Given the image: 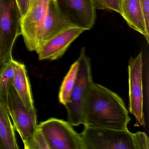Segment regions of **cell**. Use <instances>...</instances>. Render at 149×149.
Returning <instances> with one entry per match:
<instances>
[{
	"label": "cell",
	"instance_id": "obj_21",
	"mask_svg": "<svg viewBox=\"0 0 149 149\" xmlns=\"http://www.w3.org/2000/svg\"><path fill=\"white\" fill-rule=\"evenodd\" d=\"M5 65L3 64L2 62V59H1V51H0V74L2 72L3 70L4 69L5 67Z\"/></svg>",
	"mask_w": 149,
	"mask_h": 149
},
{
	"label": "cell",
	"instance_id": "obj_15",
	"mask_svg": "<svg viewBox=\"0 0 149 149\" xmlns=\"http://www.w3.org/2000/svg\"><path fill=\"white\" fill-rule=\"evenodd\" d=\"M78 67L79 63L77 60L71 65L61 85L59 91V101L64 106L70 102L71 92L75 83Z\"/></svg>",
	"mask_w": 149,
	"mask_h": 149
},
{
	"label": "cell",
	"instance_id": "obj_7",
	"mask_svg": "<svg viewBox=\"0 0 149 149\" xmlns=\"http://www.w3.org/2000/svg\"><path fill=\"white\" fill-rule=\"evenodd\" d=\"M49 0H30L22 19L21 35L28 50L37 53L40 47L42 24Z\"/></svg>",
	"mask_w": 149,
	"mask_h": 149
},
{
	"label": "cell",
	"instance_id": "obj_3",
	"mask_svg": "<svg viewBox=\"0 0 149 149\" xmlns=\"http://www.w3.org/2000/svg\"><path fill=\"white\" fill-rule=\"evenodd\" d=\"M78 72L71 92L70 102L65 105L68 113V122L73 126L82 124L84 106L93 84L91 63L84 47L81 49L79 57Z\"/></svg>",
	"mask_w": 149,
	"mask_h": 149
},
{
	"label": "cell",
	"instance_id": "obj_12",
	"mask_svg": "<svg viewBox=\"0 0 149 149\" xmlns=\"http://www.w3.org/2000/svg\"><path fill=\"white\" fill-rule=\"evenodd\" d=\"M120 15L128 26L143 36L149 43V33L146 27L139 0H123Z\"/></svg>",
	"mask_w": 149,
	"mask_h": 149
},
{
	"label": "cell",
	"instance_id": "obj_8",
	"mask_svg": "<svg viewBox=\"0 0 149 149\" xmlns=\"http://www.w3.org/2000/svg\"><path fill=\"white\" fill-rule=\"evenodd\" d=\"M58 9L73 27L86 30L94 26L96 19L93 0H55Z\"/></svg>",
	"mask_w": 149,
	"mask_h": 149
},
{
	"label": "cell",
	"instance_id": "obj_14",
	"mask_svg": "<svg viewBox=\"0 0 149 149\" xmlns=\"http://www.w3.org/2000/svg\"><path fill=\"white\" fill-rule=\"evenodd\" d=\"M19 149L10 116L0 103V149Z\"/></svg>",
	"mask_w": 149,
	"mask_h": 149
},
{
	"label": "cell",
	"instance_id": "obj_18",
	"mask_svg": "<svg viewBox=\"0 0 149 149\" xmlns=\"http://www.w3.org/2000/svg\"><path fill=\"white\" fill-rule=\"evenodd\" d=\"M28 149H49L46 139L38 127L32 138Z\"/></svg>",
	"mask_w": 149,
	"mask_h": 149
},
{
	"label": "cell",
	"instance_id": "obj_19",
	"mask_svg": "<svg viewBox=\"0 0 149 149\" xmlns=\"http://www.w3.org/2000/svg\"><path fill=\"white\" fill-rule=\"evenodd\" d=\"M147 32L149 33V0H139Z\"/></svg>",
	"mask_w": 149,
	"mask_h": 149
},
{
	"label": "cell",
	"instance_id": "obj_20",
	"mask_svg": "<svg viewBox=\"0 0 149 149\" xmlns=\"http://www.w3.org/2000/svg\"><path fill=\"white\" fill-rule=\"evenodd\" d=\"M22 17L26 15L30 3V0H16Z\"/></svg>",
	"mask_w": 149,
	"mask_h": 149
},
{
	"label": "cell",
	"instance_id": "obj_5",
	"mask_svg": "<svg viewBox=\"0 0 149 149\" xmlns=\"http://www.w3.org/2000/svg\"><path fill=\"white\" fill-rule=\"evenodd\" d=\"M2 105L11 117L15 130L19 132L24 148L28 149L38 127L36 110H29L25 107L13 84L8 91L6 100Z\"/></svg>",
	"mask_w": 149,
	"mask_h": 149
},
{
	"label": "cell",
	"instance_id": "obj_1",
	"mask_svg": "<svg viewBox=\"0 0 149 149\" xmlns=\"http://www.w3.org/2000/svg\"><path fill=\"white\" fill-rule=\"evenodd\" d=\"M82 124L127 130L130 118L123 99L104 86L93 83L84 106Z\"/></svg>",
	"mask_w": 149,
	"mask_h": 149
},
{
	"label": "cell",
	"instance_id": "obj_4",
	"mask_svg": "<svg viewBox=\"0 0 149 149\" xmlns=\"http://www.w3.org/2000/svg\"><path fill=\"white\" fill-rule=\"evenodd\" d=\"M22 19L16 0H0V51L5 66L13 59V47L21 35Z\"/></svg>",
	"mask_w": 149,
	"mask_h": 149
},
{
	"label": "cell",
	"instance_id": "obj_10",
	"mask_svg": "<svg viewBox=\"0 0 149 149\" xmlns=\"http://www.w3.org/2000/svg\"><path fill=\"white\" fill-rule=\"evenodd\" d=\"M85 31L73 27L56 35L41 46L37 52L39 60L54 61L61 58L70 44Z\"/></svg>",
	"mask_w": 149,
	"mask_h": 149
},
{
	"label": "cell",
	"instance_id": "obj_6",
	"mask_svg": "<svg viewBox=\"0 0 149 149\" xmlns=\"http://www.w3.org/2000/svg\"><path fill=\"white\" fill-rule=\"evenodd\" d=\"M38 128L49 149H86L81 133L69 122L52 118L40 123Z\"/></svg>",
	"mask_w": 149,
	"mask_h": 149
},
{
	"label": "cell",
	"instance_id": "obj_13",
	"mask_svg": "<svg viewBox=\"0 0 149 149\" xmlns=\"http://www.w3.org/2000/svg\"><path fill=\"white\" fill-rule=\"evenodd\" d=\"M13 85L25 107L29 110H36L25 65L15 61Z\"/></svg>",
	"mask_w": 149,
	"mask_h": 149
},
{
	"label": "cell",
	"instance_id": "obj_9",
	"mask_svg": "<svg viewBox=\"0 0 149 149\" xmlns=\"http://www.w3.org/2000/svg\"><path fill=\"white\" fill-rule=\"evenodd\" d=\"M143 56L140 52L136 57H131L128 65L129 111L138 123L145 126L143 109Z\"/></svg>",
	"mask_w": 149,
	"mask_h": 149
},
{
	"label": "cell",
	"instance_id": "obj_2",
	"mask_svg": "<svg viewBox=\"0 0 149 149\" xmlns=\"http://www.w3.org/2000/svg\"><path fill=\"white\" fill-rule=\"evenodd\" d=\"M84 126L81 134L86 149H149L145 132Z\"/></svg>",
	"mask_w": 149,
	"mask_h": 149
},
{
	"label": "cell",
	"instance_id": "obj_17",
	"mask_svg": "<svg viewBox=\"0 0 149 149\" xmlns=\"http://www.w3.org/2000/svg\"><path fill=\"white\" fill-rule=\"evenodd\" d=\"M96 8L121 13V0H93Z\"/></svg>",
	"mask_w": 149,
	"mask_h": 149
},
{
	"label": "cell",
	"instance_id": "obj_16",
	"mask_svg": "<svg viewBox=\"0 0 149 149\" xmlns=\"http://www.w3.org/2000/svg\"><path fill=\"white\" fill-rule=\"evenodd\" d=\"M15 61L13 59L0 74V103L2 104L6 102L8 91L13 84Z\"/></svg>",
	"mask_w": 149,
	"mask_h": 149
},
{
	"label": "cell",
	"instance_id": "obj_11",
	"mask_svg": "<svg viewBox=\"0 0 149 149\" xmlns=\"http://www.w3.org/2000/svg\"><path fill=\"white\" fill-rule=\"evenodd\" d=\"M73 27L61 13L55 0H49L42 24L40 47L56 35Z\"/></svg>",
	"mask_w": 149,
	"mask_h": 149
},
{
	"label": "cell",
	"instance_id": "obj_22",
	"mask_svg": "<svg viewBox=\"0 0 149 149\" xmlns=\"http://www.w3.org/2000/svg\"><path fill=\"white\" fill-rule=\"evenodd\" d=\"M123 1V0H121V1Z\"/></svg>",
	"mask_w": 149,
	"mask_h": 149
}]
</instances>
